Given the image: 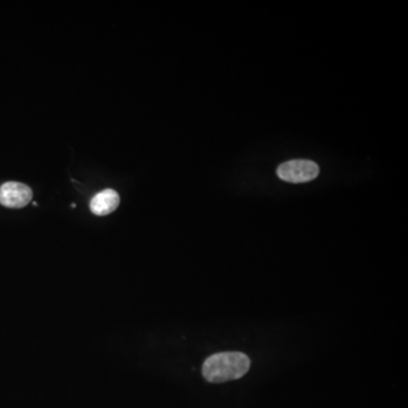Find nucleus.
<instances>
[{
  "label": "nucleus",
  "instance_id": "1",
  "mask_svg": "<svg viewBox=\"0 0 408 408\" xmlns=\"http://www.w3.org/2000/svg\"><path fill=\"white\" fill-rule=\"evenodd\" d=\"M251 361L240 352H223L207 357L202 368L205 380L212 384H223L237 380L250 370Z\"/></svg>",
  "mask_w": 408,
  "mask_h": 408
},
{
  "label": "nucleus",
  "instance_id": "2",
  "mask_svg": "<svg viewBox=\"0 0 408 408\" xmlns=\"http://www.w3.org/2000/svg\"><path fill=\"white\" fill-rule=\"evenodd\" d=\"M319 166L311 160L295 159L283 162L277 168V175L281 180L288 183H306L317 178Z\"/></svg>",
  "mask_w": 408,
  "mask_h": 408
},
{
  "label": "nucleus",
  "instance_id": "3",
  "mask_svg": "<svg viewBox=\"0 0 408 408\" xmlns=\"http://www.w3.org/2000/svg\"><path fill=\"white\" fill-rule=\"evenodd\" d=\"M32 200L30 186L17 182H7L0 186V204L12 209H21Z\"/></svg>",
  "mask_w": 408,
  "mask_h": 408
},
{
  "label": "nucleus",
  "instance_id": "4",
  "mask_svg": "<svg viewBox=\"0 0 408 408\" xmlns=\"http://www.w3.org/2000/svg\"><path fill=\"white\" fill-rule=\"evenodd\" d=\"M120 198L115 189H104L92 198L90 209L95 216H107L118 207Z\"/></svg>",
  "mask_w": 408,
  "mask_h": 408
}]
</instances>
